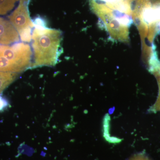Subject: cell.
Masks as SVG:
<instances>
[{
    "instance_id": "52a82bcc",
    "label": "cell",
    "mask_w": 160,
    "mask_h": 160,
    "mask_svg": "<svg viewBox=\"0 0 160 160\" xmlns=\"http://www.w3.org/2000/svg\"><path fill=\"white\" fill-rule=\"evenodd\" d=\"M20 0H0V15L7 14L14 8Z\"/></svg>"
},
{
    "instance_id": "7a4b0ae2",
    "label": "cell",
    "mask_w": 160,
    "mask_h": 160,
    "mask_svg": "<svg viewBox=\"0 0 160 160\" xmlns=\"http://www.w3.org/2000/svg\"><path fill=\"white\" fill-rule=\"evenodd\" d=\"M32 51L30 45L17 42L0 45V72L20 73L31 68Z\"/></svg>"
},
{
    "instance_id": "6da1fadb",
    "label": "cell",
    "mask_w": 160,
    "mask_h": 160,
    "mask_svg": "<svg viewBox=\"0 0 160 160\" xmlns=\"http://www.w3.org/2000/svg\"><path fill=\"white\" fill-rule=\"evenodd\" d=\"M31 41L33 61L31 68L55 66L62 50L61 30L46 27L34 28Z\"/></svg>"
},
{
    "instance_id": "30bf717a",
    "label": "cell",
    "mask_w": 160,
    "mask_h": 160,
    "mask_svg": "<svg viewBox=\"0 0 160 160\" xmlns=\"http://www.w3.org/2000/svg\"><path fill=\"white\" fill-rule=\"evenodd\" d=\"M129 160H151L146 155L139 154L135 156Z\"/></svg>"
},
{
    "instance_id": "277c9868",
    "label": "cell",
    "mask_w": 160,
    "mask_h": 160,
    "mask_svg": "<svg viewBox=\"0 0 160 160\" xmlns=\"http://www.w3.org/2000/svg\"><path fill=\"white\" fill-rule=\"evenodd\" d=\"M30 0H20L16 9L9 16V22L17 29L19 34L26 29L34 27L29 16L28 4Z\"/></svg>"
},
{
    "instance_id": "5b68a950",
    "label": "cell",
    "mask_w": 160,
    "mask_h": 160,
    "mask_svg": "<svg viewBox=\"0 0 160 160\" xmlns=\"http://www.w3.org/2000/svg\"><path fill=\"white\" fill-rule=\"evenodd\" d=\"M20 39L18 32L9 21L0 18V45H12L18 42Z\"/></svg>"
},
{
    "instance_id": "9c48e42d",
    "label": "cell",
    "mask_w": 160,
    "mask_h": 160,
    "mask_svg": "<svg viewBox=\"0 0 160 160\" xmlns=\"http://www.w3.org/2000/svg\"><path fill=\"white\" fill-rule=\"evenodd\" d=\"M8 101L3 97L0 96V112L3 111L9 106Z\"/></svg>"
},
{
    "instance_id": "8992f818",
    "label": "cell",
    "mask_w": 160,
    "mask_h": 160,
    "mask_svg": "<svg viewBox=\"0 0 160 160\" xmlns=\"http://www.w3.org/2000/svg\"><path fill=\"white\" fill-rule=\"evenodd\" d=\"M18 75L15 72H0V93L14 82Z\"/></svg>"
},
{
    "instance_id": "3957f363",
    "label": "cell",
    "mask_w": 160,
    "mask_h": 160,
    "mask_svg": "<svg viewBox=\"0 0 160 160\" xmlns=\"http://www.w3.org/2000/svg\"><path fill=\"white\" fill-rule=\"evenodd\" d=\"M90 3L93 10L103 19L106 17V21L112 20L118 24L121 20L124 24L125 20L129 22V14L132 8L129 0H90Z\"/></svg>"
},
{
    "instance_id": "ba28073f",
    "label": "cell",
    "mask_w": 160,
    "mask_h": 160,
    "mask_svg": "<svg viewBox=\"0 0 160 160\" xmlns=\"http://www.w3.org/2000/svg\"><path fill=\"white\" fill-rule=\"evenodd\" d=\"M33 22L35 28H44L46 27V23L42 18H36L34 21H33Z\"/></svg>"
},
{
    "instance_id": "8fae6325",
    "label": "cell",
    "mask_w": 160,
    "mask_h": 160,
    "mask_svg": "<svg viewBox=\"0 0 160 160\" xmlns=\"http://www.w3.org/2000/svg\"><path fill=\"white\" fill-rule=\"evenodd\" d=\"M154 109L156 110H160V92L159 96L158 98L157 102L155 105Z\"/></svg>"
}]
</instances>
